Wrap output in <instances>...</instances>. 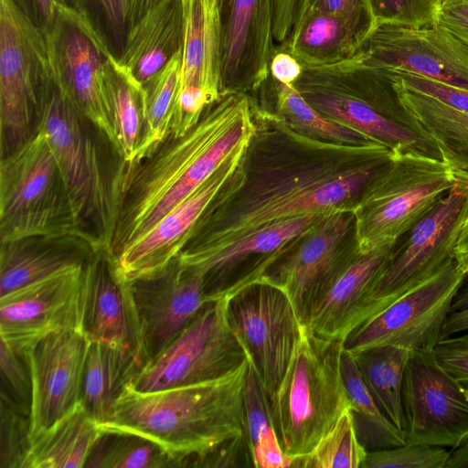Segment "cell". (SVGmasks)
Masks as SVG:
<instances>
[{"instance_id":"e0dca14e","label":"cell","mask_w":468,"mask_h":468,"mask_svg":"<svg viewBox=\"0 0 468 468\" xmlns=\"http://www.w3.org/2000/svg\"><path fill=\"white\" fill-rule=\"evenodd\" d=\"M354 227L351 210L328 215L295 250L278 260L262 275L264 282L282 290L305 325L312 313L357 252L356 242L345 244Z\"/></svg>"},{"instance_id":"5b68a950","label":"cell","mask_w":468,"mask_h":468,"mask_svg":"<svg viewBox=\"0 0 468 468\" xmlns=\"http://www.w3.org/2000/svg\"><path fill=\"white\" fill-rule=\"evenodd\" d=\"M294 87L322 115L385 145L441 159L433 143L420 134L381 72L337 63L303 69Z\"/></svg>"},{"instance_id":"cb8c5ba5","label":"cell","mask_w":468,"mask_h":468,"mask_svg":"<svg viewBox=\"0 0 468 468\" xmlns=\"http://www.w3.org/2000/svg\"><path fill=\"white\" fill-rule=\"evenodd\" d=\"M180 1L183 35L179 89L198 88L213 103L222 94V0Z\"/></svg>"},{"instance_id":"f907efd6","label":"cell","mask_w":468,"mask_h":468,"mask_svg":"<svg viewBox=\"0 0 468 468\" xmlns=\"http://www.w3.org/2000/svg\"><path fill=\"white\" fill-rule=\"evenodd\" d=\"M437 23L468 45V4L440 12Z\"/></svg>"},{"instance_id":"ac0fdd59","label":"cell","mask_w":468,"mask_h":468,"mask_svg":"<svg viewBox=\"0 0 468 468\" xmlns=\"http://www.w3.org/2000/svg\"><path fill=\"white\" fill-rule=\"evenodd\" d=\"M249 144L234 152L199 187L112 260L123 279L131 282L159 273L179 255L237 174Z\"/></svg>"},{"instance_id":"7a4b0ae2","label":"cell","mask_w":468,"mask_h":468,"mask_svg":"<svg viewBox=\"0 0 468 468\" xmlns=\"http://www.w3.org/2000/svg\"><path fill=\"white\" fill-rule=\"evenodd\" d=\"M255 132L252 106L223 92L184 135L170 133L144 158L126 165L120 211L108 254L113 260L199 187Z\"/></svg>"},{"instance_id":"9f6ffc18","label":"cell","mask_w":468,"mask_h":468,"mask_svg":"<svg viewBox=\"0 0 468 468\" xmlns=\"http://www.w3.org/2000/svg\"><path fill=\"white\" fill-rule=\"evenodd\" d=\"M43 22L48 24L54 16L56 4L59 0H33Z\"/></svg>"},{"instance_id":"ffe728a7","label":"cell","mask_w":468,"mask_h":468,"mask_svg":"<svg viewBox=\"0 0 468 468\" xmlns=\"http://www.w3.org/2000/svg\"><path fill=\"white\" fill-rule=\"evenodd\" d=\"M83 266L59 271L0 296L1 339L29 353L50 334L79 328Z\"/></svg>"},{"instance_id":"d590c367","label":"cell","mask_w":468,"mask_h":468,"mask_svg":"<svg viewBox=\"0 0 468 468\" xmlns=\"http://www.w3.org/2000/svg\"><path fill=\"white\" fill-rule=\"evenodd\" d=\"M243 420L253 467H291L274 426L269 395L250 362L243 391Z\"/></svg>"},{"instance_id":"60d3db41","label":"cell","mask_w":468,"mask_h":468,"mask_svg":"<svg viewBox=\"0 0 468 468\" xmlns=\"http://www.w3.org/2000/svg\"><path fill=\"white\" fill-rule=\"evenodd\" d=\"M0 399L31 417L33 383L29 353L20 352L1 339Z\"/></svg>"},{"instance_id":"11a10c76","label":"cell","mask_w":468,"mask_h":468,"mask_svg":"<svg viewBox=\"0 0 468 468\" xmlns=\"http://www.w3.org/2000/svg\"><path fill=\"white\" fill-rule=\"evenodd\" d=\"M158 0H129L127 29L135 24Z\"/></svg>"},{"instance_id":"1f68e13d","label":"cell","mask_w":468,"mask_h":468,"mask_svg":"<svg viewBox=\"0 0 468 468\" xmlns=\"http://www.w3.org/2000/svg\"><path fill=\"white\" fill-rule=\"evenodd\" d=\"M102 431L80 401L31 440L22 468L84 467Z\"/></svg>"},{"instance_id":"7bdbcfd3","label":"cell","mask_w":468,"mask_h":468,"mask_svg":"<svg viewBox=\"0 0 468 468\" xmlns=\"http://www.w3.org/2000/svg\"><path fill=\"white\" fill-rule=\"evenodd\" d=\"M448 457L445 447L406 443L367 452L360 468H444Z\"/></svg>"},{"instance_id":"9c48e42d","label":"cell","mask_w":468,"mask_h":468,"mask_svg":"<svg viewBox=\"0 0 468 468\" xmlns=\"http://www.w3.org/2000/svg\"><path fill=\"white\" fill-rule=\"evenodd\" d=\"M467 214L468 178L457 177L449 192L404 235L403 241L395 244L357 314L353 330L454 260Z\"/></svg>"},{"instance_id":"2e32d148","label":"cell","mask_w":468,"mask_h":468,"mask_svg":"<svg viewBox=\"0 0 468 468\" xmlns=\"http://www.w3.org/2000/svg\"><path fill=\"white\" fill-rule=\"evenodd\" d=\"M402 405L408 444L452 449L468 436V391L437 362L433 352L410 355Z\"/></svg>"},{"instance_id":"d6986e66","label":"cell","mask_w":468,"mask_h":468,"mask_svg":"<svg viewBox=\"0 0 468 468\" xmlns=\"http://www.w3.org/2000/svg\"><path fill=\"white\" fill-rule=\"evenodd\" d=\"M79 329L90 343L122 349L144 366L148 362L131 282L104 250L95 251L82 269Z\"/></svg>"},{"instance_id":"52a82bcc","label":"cell","mask_w":468,"mask_h":468,"mask_svg":"<svg viewBox=\"0 0 468 468\" xmlns=\"http://www.w3.org/2000/svg\"><path fill=\"white\" fill-rule=\"evenodd\" d=\"M456 180L452 169L441 159L413 153L395 155L352 208L358 252L394 246Z\"/></svg>"},{"instance_id":"f546056e","label":"cell","mask_w":468,"mask_h":468,"mask_svg":"<svg viewBox=\"0 0 468 468\" xmlns=\"http://www.w3.org/2000/svg\"><path fill=\"white\" fill-rule=\"evenodd\" d=\"M330 214H308L270 224L187 268L203 277L207 301L222 299L230 271L239 263L251 255H272L292 240L303 238Z\"/></svg>"},{"instance_id":"83f0119b","label":"cell","mask_w":468,"mask_h":468,"mask_svg":"<svg viewBox=\"0 0 468 468\" xmlns=\"http://www.w3.org/2000/svg\"><path fill=\"white\" fill-rule=\"evenodd\" d=\"M384 74L417 131L435 144L457 177L468 178V112L408 87L392 73Z\"/></svg>"},{"instance_id":"7c38bea8","label":"cell","mask_w":468,"mask_h":468,"mask_svg":"<svg viewBox=\"0 0 468 468\" xmlns=\"http://www.w3.org/2000/svg\"><path fill=\"white\" fill-rule=\"evenodd\" d=\"M248 359L227 316V298L208 302L130 384L154 392L222 378Z\"/></svg>"},{"instance_id":"c3c4849f","label":"cell","mask_w":468,"mask_h":468,"mask_svg":"<svg viewBox=\"0 0 468 468\" xmlns=\"http://www.w3.org/2000/svg\"><path fill=\"white\" fill-rule=\"evenodd\" d=\"M101 6L113 40L123 45L127 32L129 0H96Z\"/></svg>"},{"instance_id":"f1b7e54d","label":"cell","mask_w":468,"mask_h":468,"mask_svg":"<svg viewBox=\"0 0 468 468\" xmlns=\"http://www.w3.org/2000/svg\"><path fill=\"white\" fill-rule=\"evenodd\" d=\"M374 26L373 16L311 9L287 52L303 69L336 64L359 48Z\"/></svg>"},{"instance_id":"ba28073f","label":"cell","mask_w":468,"mask_h":468,"mask_svg":"<svg viewBox=\"0 0 468 468\" xmlns=\"http://www.w3.org/2000/svg\"><path fill=\"white\" fill-rule=\"evenodd\" d=\"M42 236H77L90 242L76 221L50 142L37 129L1 159L0 237L6 242Z\"/></svg>"},{"instance_id":"91938a15","label":"cell","mask_w":468,"mask_h":468,"mask_svg":"<svg viewBox=\"0 0 468 468\" xmlns=\"http://www.w3.org/2000/svg\"><path fill=\"white\" fill-rule=\"evenodd\" d=\"M222 2H223V0H222Z\"/></svg>"},{"instance_id":"d4e9b609","label":"cell","mask_w":468,"mask_h":468,"mask_svg":"<svg viewBox=\"0 0 468 468\" xmlns=\"http://www.w3.org/2000/svg\"><path fill=\"white\" fill-rule=\"evenodd\" d=\"M95 251L90 242L77 236L1 242L0 296L59 271L83 266Z\"/></svg>"},{"instance_id":"603a6c76","label":"cell","mask_w":468,"mask_h":468,"mask_svg":"<svg viewBox=\"0 0 468 468\" xmlns=\"http://www.w3.org/2000/svg\"><path fill=\"white\" fill-rule=\"evenodd\" d=\"M223 23L221 92L256 88L270 72L275 53V0H228Z\"/></svg>"},{"instance_id":"30bf717a","label":"cell","mask_w":468,"mask_h":468,"mask_svg":"<svg viewBox=\"0 0 468 468\" xmlns=\"http://www.w3.org/2000/svg\"><path fill=\"white\" fill-rule=\"evenodd\" d=\"M49 75L43 29L15 0H0L1 157L16 151L36 132Z\"/></svg>"},{"instance_id":"3957f363","label":"cell","mask_w":468,"mask_h":468,"mask_svg":"<svg viewBox=\"0 0 468 468\" xmlns=\"http://www.w3.org/2000/svg\"><path fill=\"white\" fill-rule=\"evenodd\" d=\"M249 359L226 376L154 392L128 385L103 431L148 438L182 458V467H220L249 449L244 435L243 391Z\"/></svg>"},{"instance_id":"7402d4cb","label":"cell","mask_w":468,"mask_h":468,"mask_svg":"<svg viewBox=\"0 0 468 468\" xmlns=\"http://www.w3.org/2000/svg\"><path fill=\"white\" fill-rule=\"evenodd\" d=\"M131 288L148 361L208 303L203 277L177 258L159 273L131 282Z\"/></svg>"},{"instance_id":"6da1fadb","label":"cell","mask_w":468,"mask_h":468,"mask_svg":"<svg viewBox=\"0 0 468 468\" xmlns=\"http://www.w3.org/2000/svg\"><path fill=\"white\" fill-rule=\"evenodd\" d=\"M268 150L247 153L237 174L197 225L177 256L192 267L272 223L314 213L351 210L372 179L394 158L378 143L343 144L312 138L276 113L252 107ZM261 138L264 147L265 144ZM248 148V147H247Z\"/></svg>"},{"instance_id":"b9f144b4","label":"cell","mask_w":468,"mask_h":468,"mask_svg":"<svg viewBox=\"0 0 468 468\" xmlns=\"http://www.w3.org/2000/svg\"><path fill=\"white\" fill-rule=\"evenodd\" d=\"M31 445V417L0 399V468H22Z\"/></svg>"},{"instance_id":"bcb514c9","label":"cell","mask_w":468,"mask_h":468,"mask_svg":"<svg viewBox=\"0 0 468 468\" xmlns=\"http://www.w3.org/2000/svg\"><path fill=\"white\" fill-rule=\"evenodd\" d=\"M432 352L437 362L468 391V330L441 338Z\"/></svg>"},{"instance_id":"4fadbf2b","label":"cell","mask_w":468,"mask_h":468,"mask_svg":"<svg viewBox=\"0 0 468 468\" xmlns=\"http://www.w3.org/2000/svg\"><path fill=\"white\" fill-rule=\"evenodd\" d=\"M227 316L271 397L286 372L303 328L289 297L277 286L255 282L227 298Z\"/></svg>"},{"instance_id":"8992f818","label":"cell","mask_w":468,"mask_h":468,"mask_svg":"<svg viewBox=\"0 0 468 468\" xmlns=\"http://www.w3.org/2000/svg\"><path fill=\"white\" fill-rule=\"evenodd\" d=\"M343 341L303 325L286 372L270 398L274 426L292 461L309 453L349 408L342 375Z\"/></svg>"},{"instance_id":"836d02e7","label":"cell","mask_w":468,"mask_h":468,"mask_svg":"<svg viewBox=\"0 0 468 468\" xmlns=\"http://www.w3.org/2000/svg\"><path fill=\"white\" fill-rule=\"evenodd\" d=\"M106 86L115 148L125 164L136 161L143 130L142 86L114 56L107 67Z\"/></svg>"},{"instance_id":"277c9868","label":"cell","mask_w":468,"mask_h":468,"mask_svg":"<svg viewBox=\"0 0 468 468\" xmlns=\"http://www.w3.org/2000/svg\"><path fill=\"white\" fill-rule=\"evenodd\" d=\"M37 129L55 153L76 221L97 250L109 252L127 164L107 157L108 139L60 90L51 75L42 89Z\"/></svg>"},{"instance_id":"f5cc1de1","label":"cell","mask_w":468,"mask_h":468,"mask_svg":"<svg viewBox=\"0 0 468 468\" xmlns=\"http://www.w3.org/2000/svg\"><path fill=\"white\" fill-rule=\"evenodd\" d=\"M454 261L463 272L468 276V214L456 243Z\"/></svg>"},{"instance_id":"74e56055","label":"cell","mask_w":468,"mask_h":468,"mask_svg":"<svg viewBox=\"0 0 468 468\" xmlns=\"http://www.w3.org/2000/svg\"><path fill=\"white\" fill-rule=\"evenodd\" d=\"M84 467H182V458L144 436L124 431H103L94 443Z\"/></svg>"},{"instance_id":"ab89813d","label":"cell","mask_w":468,"mask_h":468,"mask_svg":"<svg viewBox=\"0 0 468 468\" xmlns=\"http://www.w3.org/2000/svg\"><path fill=\"white\" fill-rule=\"evenodd\" d=\"M367 451L360 443L350 409L306 455L292 461V468H360Z\"/></svg>"},{"instance_id":"e575fe53","label":"cell","mask_w":468,"mask_h":468,"mask_svg":"<svg viewBox=\"0 0 468 468\" xmlns=\"http://www.w3.org/2000/svg\"><path fill=\"white\" fill-rule=\"evenodd\" d=\"M341 367L356 432L364 448L369 452L406 444L404 433L380 410L367 388L354 356L344 348Z\"/></svg>"},{"instance_id":"6f0895ef","label":"cell","mask_w":468,"mask_h":468,"mask_svg":"<svg viewBox=\"0 0 468 468\" xmlns=\"http://www.w3.org/2000/svg\"><path fill=\"white\" fill-rule=\"evenodd\" d=\"M468 307V282L462 284L456 295L454 296L450 312L461 310Z\"/></svg>"},{"instance_id":"681fc988","label":"cell","mask_w":468,"mask_h":468,"mask_svg":"<svg viewBox=\"0 0 468 468\" xmlns=\"http://www.w3.org/2000/svg\"><path fill=\"white\" fill-rule=\"evenodd\" d=\"M270 72L277 82L294 84L303 72V67L289 52L279 50L272 56Z\"/></svg>"},{"instance_id":"680465c9","label":"cell","mask_w":468,"mask_h":468,"mask_svg":"<svg viewBox=\"0 0 468 468\" xmlns=\"http://www.w3.org/2000/svg\"><path fill=\"white\" fill-rule=\"evenodd\" d=\"M439 11L454 8L468 4V0H437ZM440 14V13H439Z\"/></svg>"},{"instance_id":"8d00e7d4","label":"cell","mask_w":468,"mask_h":468,"mask_svg":"<svg viewBox=\"0 0 468 468\" xmlns=\"http://www.w3.org/2000/svg\"><path fill=\"white\" fill-rule=\"evenodd\" d=\"M181 64L182 48L142 84L143 130L134 163L150 154L168 134L180 86Z\"/></svg>"},{"instance_id":"f35d334b","label":"cell","mask_w":468,"mask_h":468,"mask_svg":"<svg viewBox=\"0 0 468 468\" xmlns=\"http://www.w3.org/2000/svg\"><path fill=\"white\" fill-rule=\"evenodd\" d=\"M276 82V114L312 138L343 144L376 143L363 133L337 123L315 110L293 84Z\"/></svg>"},{"instance_id":"9a60e30c","label":"cell","mask_w":468,"mask_h":468,"mask_svg":"<svg viewBox=\"0 0 468 468\" xmlns=\"http://www.w3.org/2000/svg\"><path fill=\"white\" fill-rule=\"evenodd\" d=\"M466 275L453 260L427 281L356 327L344 340L355 355L383 346H399L411 352H432L441 339L443 323Z\"/></svg>"},{"instance_id":"44dd1931","label":"cell","mask_w":468,"mask_h":468,"mask_svg":"<svg viewBox=\"0 0 468 468\" xmlns=\"http://www.w3.org/2000/svg\"><path fill=\"white\" fill-rule=\"evenodd\" d=\"M89 346L83 333L72 328L50 334L30 350L31 440L80 401Z\"/></svg>"},{"instance_id":"4dcf8cb0","label":"cell","mask_w":468,"mask_h":468,"mask_svg":"<svg viewBox=\"0 0 468 468\" xmlns=\"http://www.w3.org/2000/svg\"><path fill=\"white\" fill-rule=\"evenodd\" d=\"M144 367L139 359L122 349L90 343L80 402L101 426L112 419L116 400Z\"/></svg>"},{"instance_id":"ee69618b","label":"cell","mask_w":468,"mask_h":468,"mask_svg":"<svg viewBox=\"0 0 468 468\" xmlns=\"http://www.w3.org/2000/svg\"><path fill=\"white\" fill-rule=\"evenodd\" d=\"M375 24L423 27L437 23V0H370Z\"/></svg>"},{"instance_id":"5bb4252c","label":"cell","mask_w":468,"mask_h":468,"mask_svg":"<svg viewBox=\"0 0 468 468\" xmlns=\"http://www.w3.org/2000/svg\"><path fill=\"white\" fill-rule=\"evenodd\" d=\"M338 63L418 75L468 90V45L438 23L419 28L375 24L359 48Z\"/></svg>"},{"instance_id":"db71d44e","label":"cell","mask_w":468,"mask_h":468,"mask_svg":"<svg viewBox=\"0 0 468 468\" xmlns=\"http://www.w3.org/2000/svg\"><path fill=\"white\" fill-rule=\"evenodd\" d=\"M444 468H468V436L449 451Z\"/></svg>"},{"instance_id":"7dc6e473","label":"cell","mask_w":468,"mask_h":468,"mask_svg":"<svg viewBox=\"0 0 468 468\" xmlns=\"http://www.w3.org/2000/svg\"><path fill=\"white\" fill-rule=\"evenodd\" d=\"M392 74L408 87L456 110L468 112V90L418 75L408 73Z\"/></svg>"},{"instance_id":"4316f807","label":"cell","mask_w":468,"mask_h":468,"mask_svg":"<svg viewBox=\"0 0 468 468\" xmlns=\"http://www.w3.org/2000/svg\"><path fill=\"white\" fill-rule=\"evenodd\" d=\"M180 0H158L127 29L120 66L141 86L182 48Z\"/></svg>"},{"instance_id":"d6a6232c","label":"cell","mask_w":468,"mask_h":468,"mask_svg":"<svg viewBox=\"0 0 468 468\" xmlns=\"http://www.w3.org/2000/svg\"><path fill=\"white\" fill-rule=\"evenodd\" d=\"M412 352L399 346H383L352 355L359 373L388 420L403 432L402 386Z\"/></svg>"},{"instance_id":"816d5d0a","label":"cell","mask_w":468,"mask_h":468,"mask_svg":"<svg viewBox=\"0 0 468 468\" xmlns=\"http://www.w3.org/2000/svg\"><path fill=\"white\" fill-rule=\"evenodd\" d=\"M468 330V307L450 312L443 323L441 338L461 334Z\"/></svg>"},{"instance_id":"484cf974","label":"cell","mask_w":468,"mask_h":468,"mask_svg":"<svg viewBox=\"0 0 468 468\" xmlns=\"http://www.w3.org/2000/svg\"><path fill=\"white\" fill-rule=\"evenodd\" d=\"M394 246L367 253L357 250L315 307L305 326L321 337L344 342L353 330L357 314Z\"/></svg>"},{"instance_id":"8fae6325","label":"cell","mask_w":468,"mask_h":468,"mask_svg":"<svg viewBox=\"0 0 468 468\" xmlns=\"http://www.w3.org/2000/svg\"><path fill=\"white\" fill-rule=\"evenodd\" d=\"M43 31L52 80L115 148L106 86L113 55L104 38L85 12L60 1Z\"/></svg>"},{"instance_id":"f6af8a7d","label":"cell","mask_w":468,"mask_h":468,"mask_svg":"<svg viewBox=\"0 0 468 468\" xmlns=\"http://www.w3.org/2000/svg\"><path fill=\"white\" fill-rule=\"evenodd\" d=\"M315 0H275L274 42L279 50L287 51Z\"/></svg>"}]
</instances>
